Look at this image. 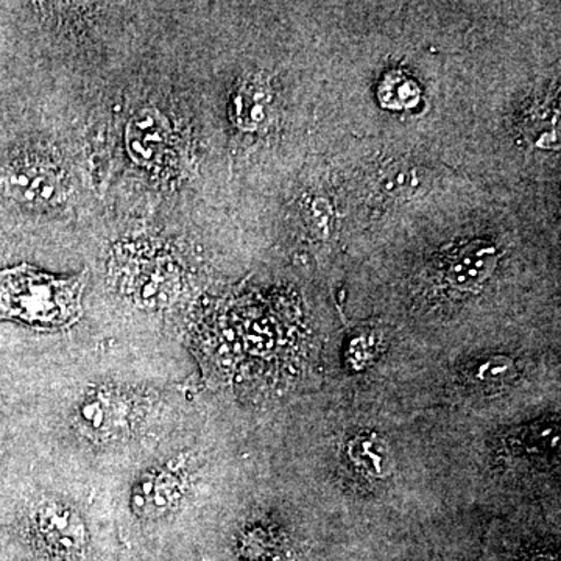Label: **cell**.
Here are the masks:
<instances>
[{
    "instance_id": "cell-1",
    "label": "cell",
    "mask_w": 561,
    "mask_h": 561,
    "mask_svg": "<svg viewBox=\"0 0 561 561\" xmlns=\"http://www.w3.org/2000/svg\"><path fill=\"white\" fill-rule=\"evenodd\" d=\"M87 272L54 276L28 264L0 271V321L36 330H68L83 316Z\"/></svg>"
},
{
    "instance_id": "cell-2",
    "label": "cell",
    "mask_w": 561,
    "mask_h": 561,
    "mask_svg": "<svg viewBox=\"0 0 561 561\" xmlns=\"http://www.w3.org/2000/svg\"><path fill=\"white\" fill-rule=\"evenodd\" d=\"M3 190L28 208H55L68 197V173L47 151L24 150L7 165Z\"/></svg>"
},
{
    "instance_id": "cell-3",
    "label": "cell",
    "mask_w": 561,
    "mask_h": 561,
    "mask_svg": "<svg viewBox=\"0 0 561 561\" xmlns=\"http://www.w3.org/2000/svg\"><path fill=\"white\" fill-rule=\"evenodd\" d=\"M32 530L44 551L58 561H76L87 549V527L79 513L55 501L39 502L32 513Z\"/></svg>"
},
{
    "instance_id": "cell-4",
    "label": "cell",
    "mask_w": 561,
    "mask_h": 561,
    "mask_svg": "<svg viewBox=\"0 0 561 561\" xmlns=\"http://www.w3.org/2000/svg\"><path fill=\"white\" fill-rule=\"evenodd\" d=\"M183 486V465L176 460L161 470L150 472L138 483L133 494V511L147 518L164 515L179 505Z\"/></svg>"
},
{
    "instance_id": "cell-5",
    "label": "cell",
    "mask_w": 561,
    "mask_h": 561,
    "mask_svg": "<svg viewBox=\"0 0 561 561\" xmlns=\"http://www.w3.org/2000/svg\"><path fill=\"white\" fill-rule=\"evenodd\" d=\"M127 146L131 158L146 169L161 168L171 151V130L154 110L139 111L130 122Z\"/></svg>"
},
{
    "instance_id": "cell-6",
    "label": "cell",
    "mask_w": 561,
    "mask_h": 561,
    "mask_svg": "<svg viewBox=\"0 0 561 561\" xmlns=\"http://www.w3.org/2000/svg\"><path fill=\"white\" fill-rule=\"evenodd\" d=\"M77 420L91 438L110 440L127 431V404L114 393L99 391L81 402Z\"/></svg>"
},
{
    "instance_id": "cell-7",
    "label": "cell",
    "mask_w": 561,
    "mask_h": 561,
    "mask_svg": "<svg viewBox=\"0 0 561 561\" xmlns=\"http://www.w3.org/2000/svg\"><path fill=\"white\" fill-rule=\"evenodd\" d=\"M497 254L494 247L486 242H472L463 247L459 253H454L449 260V284L457 289H471L485 280L496 265Z\"/></svg>"
},
{
    "instance_id": "cell-8",
    "label": "cell",
    "mask_w": 561,
    "mask_h": 561,
    "mask_svg": "<svg viewBox=\"0 0 561 561\" xmlns=\"http://www.w3.org/2000/svg\"><path fill=\"white\" fill-rule=\"evenodd\" d=\"M231 114L232 121L242 130H257L271 114V91L257 80L247 81L234 92Z\"/></svg>"
},
{
    "instance_id": "cell-9",
    "label": "cell",
    "mask_w": 561,
    "mask_h": 561,
    "mask_svg": "<svg viewBox=\"0 0 561 561\" xmlns=\"http://www.w3.org/2000/svg\"><path fill=\"white\" fill-rule=\"evenodd\" d=\"M346 454L353 467L370 479L387 478L393 467L389 446L376 434L357 435L350 442Z\"/></svg>"
},
{
    "instance_id": "cell-10",
    "label": "cell",
    "mask_w": 561,
    "mask_h": 561,
    "mask_svg": "<svg viewBox=\"0 0 561 561\" xmlns=\"http://www.w3.org/2000/svg\"><path fill=\"white\" fill-rule=\"evenodd\" d=\"M516 375V367L512 359L505 356H491L478 362L472 368V379L481 387H501L512 381Z\"/></svg>"
},
{
    "instance_id": "cell-11",
    "label": "cell",
    "mask_w": 561,
    "mask_h": 561,
    "mask_svg": "<svg viewBox=\"0 0 561 561\" xmlns=\"http://www.w3.org/2000/svg\"><path fill=\"white\" fill-rule=\"evenodd\" d=\"M408 165L393 164L387 168L386 173L379 175L378 187L386 192L389 197H401L405 192L415 190L420 186L416 181V172L408 171Z\"/></svg>"
},
{
    "instance_id": "cell-12",
    "label": "cell",
    "mask_w": 561,
    "mask_h": 561,
    "mask_svg": "<svg viewBox=\"0 0 561 561\" xmlns=\"http://www.w3.org/2000/svg\"><path fill=\"white\" fill-rule=\"evenodd\" d=\"M529 451L542 457H553L560 451L559 426L553 423H541L530 432Z\"/></svg>"
}]
</instances>
